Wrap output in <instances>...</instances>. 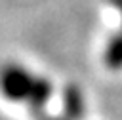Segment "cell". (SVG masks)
<instances>
[{
  "instance_id": "obj_1",
  "label": "cell",
  "mask_w": 122,
  "mask_h": 120,
  "mask_svg": "<svg viewBox=\"0 0 122 120\" xmlns=\"http://www.w3.org/2000/svg\"><path fill=\"white\" fill-rule=\"evenodd\" d=\"M0 95L8 103L27 107L38 120L46 114L44 109L53 95V82L19 61H6L0 65Z\"/></svg>"
},
{
  "instance_id": "obj_2",
  "label": "cell",
  "mask_w": 122,
  "mask_h": 120,
  "mask_svg": "<svg viewBox=\"0 0 122 120\" xmlns=\"http://www.w3.org/2000/svg\"><path fill=\"white\" fill-rule=\"evenodd\" d=\"M84 112H86V101L82 90L76 84H69L63 90V109L59 116L63 120H82Z\"/></svg>"
},
{
  "instance_id": "obj_3",
  "label": "cell",
  "mask_w": 122,
  "mask_h": 120,
  "mask_svg": "<svg viewBox=\"0 0 122 120\" xmlns=\"http://www.w3.org/2000/svg\"><path fill=\"white\" fill-rule=\"evenodd\" d=\"M101 59H103L105 69H109L112 72L122 70V30L120 29L107 38Z\"/></svg>"
},
{
  "instance_id": "obj_4",
  "label": "cell",
  "mask_w": 122,
  "mask_h": 120,
  "mask_svg": "<svg viewBox=\"0 0 122 120\" xmlns=\"http://www.w3.org/2000/svg\"><path fill=\"white\" fill-rule=\"evenodd\" d=\"M111 6H112V10L118 13V17H120V30H122V0H107Z\"/></svg>"
}]
</instances>
